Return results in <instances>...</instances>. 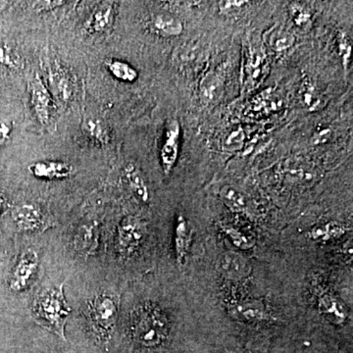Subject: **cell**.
<instances>
[{"instance_id": "obj_1", "label": "cell", "mask_w": 353, "mask_h": 353, "mask_svg": "<svg viewBox=\"0 0 353 353\" xmlns=\"http://www.w3.org/2000/svg\"><path fill=\"white\" fill-rule=\"evenodd\" d=\"M63 287L62 284L39 294L34 303V317L39 325L65 340V325L70 308L65 301Z\"/></svg>"}, {"instance_id": "obj_2", "label": "cell", "mask_w": 353, "mask_h": 353, "mask_svg": "<svg viewBox=\"0 0 353 353\" xmlns=\"http://www.w3.org/2000/svg\"><path fill=\"white\" fill-rule=\"evenodd\" d=\"M168 333L165 317L153 307L141 308L134 323V338L145 347L159 345Z\"/></svg>"}, {"instance_id": "obj_3", "label": "cell", "mask_w": 353, "mask_h": 353, "mask_svg": "<svg viewBox=\"0 0 353 353\" xmlns=\"http://www.w3.org/2000/svg\"><path fill=\"white\" fill-rule=\"evenodd\" d=\"M117 313V301L112 294H99L88 304V321L94 333L101 340H105L112 333Z\"/></svg>"}, {"instance_id": "obj_4", "label": "cell", "mask_w": 353, "mask_h": 353, "mask_svg": "<svg viewBox=\"0 0 353 353\" xmlns=\"http://www.w3.org/2000/svg\"><path fill=\"white\" fill-rule=\"evenodd\" d=\"M31 104L34 117L43 126H48L54 115V102L43 81L37 77L32 81Z\"/></svg>"}, {"instance_id": "obj_5", "label": "cell", "mask_w": 353, "mask_h": 353, "mask_svg": "<svg viewBox=\"0 0 353 353\" xmlns=\"http://www.w3.org/2000/svg\"><path fill=\"white\" fill-rule=\"evenodd\" d=\"M181 127L176 120H170L165 128L164 139L160 150V161L165 175L173 170L180 150Z\"/></svg>"}, {"instance_id": "obj_6", "label": "cell", "mask_w": 353, "mask_h": 353, "mask_svg": "<svg viewBox=\"0 0 353 353\" xmlns=\"http://www.w3.org/2000/svg\"><path fill=\"white\" fill-rule=\"evenodd\" d=\"M145 234V226L134 216H128L118 229V246L123 254H130L138 248Z\"/></svg>"}, {"instance_id": "obj_7", "label": "cell", "mask_w": 353, "mask_h": 353, "mask_svg": "<svg viewBox=\"0 0 353 353\" xmlns=\"http://www.w3.org/2000/svg\"><path fill=\"white\" fill-rule=\"evenodd\" d=\"M38 263V255L36 252H31V250L25 252L20 257L19 261L16 264L12 275H11L10 283H9L10 289L14 292L25 290L29 285L32 276L36 273Z\"/></svg>"}, {"instance_id": "obj_8", "label": "cell", "mask_w": 353, "mask_h": 353, "mask_svg": "<svg viewBox=\"0 0 353 353\" xmlns=\"http://www.w3.org/2000/svg\"><path fill=\"white\" fill-rule=\"evenodd\" d=\"M217 269L225 278L241 280L250 275L252 267L239 253L227 252L222 253L218 259Z\"/></svg>"}, {"instance_id": "obj_9", "label": "cell", "mask_w": 353, "mask_h": 353, "mask_svg": "<svg viewBox=\"0 0 353 353\" xmlns=\"http://www.w3.org/2000/svg\"><path fill=\"white\" fill-rule=\"evenodd\" d=\"M229 312L236 319L245 322H261L269 317L266 305L256 299H246L234 303L230 306Z\"/></svg>"}, {"instance_id": "obj_10", "label": "cell", "mask_w": 353, "mask_h": 353, "mask_svg": "<svg viewBox=\"0 0 353 353\" xmlns=\"http://www.w3.org/2000/svg\"><path fill=\"white\" fill-rule=\"evenodd\" d=\"M29 171L36 178L43 180H61L67 179L74 174V167L66 162L44 160L32 163Z\"/></svg>"}, {"instance_id": "obj_11", "label": "cell", "mask_w": 353, "mask_h": 353, "mask_svg": "<svg viewBox=\"0 0 353 353\" xmlns=\"http://www.w3.org/2000/svg\"><path fill=\"white\" fill-rule=\"evenodd\" d=\"M12 218L17 226L25 231L43 229L46 225L41 208L34 204H22L12 210Z\"/></svg>"}, {"instance_id": "obj_12", "label": "cell", "mask_w": 353, "mask_h": 353, "mask_svg": "<svg viewBox=\"0 0 353 353\" xmlns=\"http://www.w3.org/2000/svg\"><path fill=\"white\" fill-rule=\"evenodd\" d=\"M318 308L322 315L334 325H343L347 318L343 304L329 292H323L318 296Z\"/></svg>"}, {"instance_id": "obj_13", "label": "cell", "mask_w": 353, "mask_h": 353, "mask_svg": "<svg viewBox=\"0 0 353 353\" xmlns=\"http://www.w3.org/2000/svg\"><path fill=\"white\" fill-rule=\"evenodd\" d=\"M190 243H192V232L190 225L185 216L180 214L176 218L175 228V252L176 263L183 266L187 262Z\"/></svg>"}, {"instance_id": "obj_14", "label": "cell", "mask_w": 353, "mask_h": 353, "mask_svg": "<svg viewBox=\"0 0 353 353\" xmlns=\"http://www.w3.org/2000/svg\"><path fill=\"white\" fill-rule=\"evenodd\" d=\"M152 27L163 37H179L183 32V24L180 18L168 13L157 14L152 18Z\"/></svg>"}, {"instance_id": "obj_15", "label": "cell", "mask_w": 353, "mask_h": 353, "mask_svg": "<svg viewBox=\"0 0 353 353\" xmlns=\"http://www.w3.org/2000/svg\"><path fill=\"white\" fill-rule=\"evenodd\" d=\"M124 171L130 189L137 199L146 203L150 201V190L141 172L139 170L138 167L132 164L128 165Z\"/></svg>"}, {"instance_id": "obj_16", "label": "cell", "mask_w": 353, "mask_h": 353, "mask_svg": "<svg viewBox=\"0 0 353 353\" xmlns=\"http://www.w3.org/2000/svg\"><path fill=\"white\" fill-rule=\"evenodd\" d=\"M82 132L90 141L97 145H105L109 141L108 127L103 121L95 117H87L82 122Z\"/></svg>"}, {"instance_id": "obj_17", "label": "cell", "mask_w": 353, "mask_h": 353, "mask_svg": "<svg viewBox=\"0 0 353 353\" xmlns=\"http://www.w3.org/2000/svg\"><path fill=\"white\" fill-rule=\"evenodd\" d=\"M113 16L114 9L111 4L99 6L88 21V29L94 32L105 31L112 24Z\"/></svg>"}, {"instance_id": "obj_18", "label": "cell", "mask_w": 353, "mask_h": 353, "mask_svg": "<svg viewBox=\"0 0 353 353\" xmlns=\"http://www.w3.org/2000/svg\"><path fill=\"white\" fill-rule=\"evenodd\" d=\"M109 73L122 82L132 83L138 79L139 73L131 65L118 59H109L105 61Z\"/></svg>"}, {"instance_id": "obj_19", "label": "cell", "mask_w": 353, "mask_h": 353, "mask_svg": "<svg viewBox=\"0 0 353 353\" xmlns=\"http://www.w3.org/2000/svg\"><path fill=\"white\" fill-rule=\"evenodd\" d=\"M267 43L272 50L281 52L289 50L296 43V37L282 28H275L266 37Z\"/></svg>"}, {"instance_id": "obj_20", "label": "cell", "mask_w": 353, "mask_h": 353, "mask_svg": "<svg viewBox=\"0 0 353 353\" xmlns=\"http://www.w3.org/2000/svg\"><path fill=\"white\" fill-rule=\"evenodd\" d=\"M345 233V227L338 223H327L322 226L315 227L309 232L311 240L326 241L336 240Z\"/></svg>"}, {"instance_id": "obj_21", "label": "cell", "mask_w": 353, "mask_h": 353, "mask_svg": "<svg viewBox=\"0 0 353 353\" xmlns=\"http://www.w3.org/2000/svg\"><path fill=\"white\" fill-rule=\"evenodd\" d=\"M222 80L214 72H210L202 79L201 83V95L203 101H214L222 92Z\"/></svg>"}, {"instance_id": "obj_22", "label": "cell", "mask_w": 353, "mask_h": 353, "mask_svg": "<svg viewBox=\"0 0 353 353\" xmlns=\"http://www.w3.org/2000/svg\"><path fill=\"white\" fill-rule=\"evenodd\" d=\"M265 57L261 50H250L248 52V64H246V77L248 82L255 83L263 75Z\"/></svg>"}, {"instance_id": "obj_23", "label": "cell", "mask_w": 353, "mask_h": 353, "mask_svg": "<svg viewBox=\"0 0 353 353\" xmlns=\"http://www.w3.org/2000/svg\"><path fill=\"white\" fill-rule=\"evenodd\" d=\"M220 196L223 202L231 208V210L241 212V211L245 210L246 199L243 194L236 189V188L231 187V185H225L220 190Z\"/></svg>"}, {"instance_id": "obj_24", "label": "cell", "mask_w": 353, "mask_h": 353, "mask_svg": "<svg viewBox=\"0 0 353 353\" xmlns=\"http://www.w3.org/2000/svg\"><path fill=\"white\" fill-rule=\"evenodd\" d=\"M282 106V101L273 94L272 90H264L263 92L254 97L252 101V109L254 111H270L278 110Z\"/></svg>"}, {"instance_id": "obj_25", "label": "cell", "mask_w": 353, "mask_h": 353, "mask_svg": "<svg viewBox=\"0 0 353 353\" xmlns=\"http://www.w3.org/2000/svg\"><path fill=\"white\" fill-rule=\"evenodd\" d=\"M78 250L85 253L94 252L97 246V229L95 226H85L80 230L76 238Z\"/></svg>"}, {"instance_id": "obj_26", "label": "cell", "mask_w": 353, "mask_h": 353, "mask_svg": "<svg viewBox=\"0 0 353 353\" xmlns=\"http://www.w3.org/2000/svg\"><path fill=\"white\" fill-rule=\"evenodd\" d=\"M222 231L231 243L240 250H250L255 245V241L252 238L246 236L236 228L230 225H222Z\"/></svg>"}, {"instance_id": "obj_27", "label": "cell", "mask_w": 353, "mask_h": 353, "mask_svg": "<svg viewBox=\"0 0 353 353\" xmlns=\"http://www.w3.org/2000/svg\"><path fill=\"white\" fill-rule=\"evenodd\" d=\"M53 83L57 88L58 97L62 101L67 102L73 94V85L67 74L62 71H55L53 74Z\"/></svg>"}, {"instance_id": "obj_28", "label": "cell", "mask_w": 353, "mask_h": 353, "mask_svg": "<svg viewBox=\"0 0 353 353\" xmlns=\"http://www.w3.org/2000/svg\"><path fill=\"white\" fill-rule=\"evenodd\" d=\"M0 64L11 70L22 68V59L20 55L6 43H0Z\"/></svg>"}, {"instance_id": "obj_29", "label": "cell", "mask_w": 353, "mask_h": 353, "mask_svg": "<svg viewBox=\"0 0 353 353\" xmlns=\"http://www.w3.org/2000/svg\"><path fill=\"white\" fill-rule=\"evenodd\" d=\"M245 134L241 128L232 130L223 141V150L228 152H238L245 145Z\"/></svg>"}, {"instance_id": "obj_30", "label": "cell", "mask_w": 353, "mask_h": 353, "mask_svg": "<svg viewBox=\"0 0 353 353\" xmlns=\"http://www.w3.org/2000/svg\"><path fill=\"white\" fill-rule=\"evenodd\" d=\"M301 99L303 105L306 106L309 110H315L320 105L319 94H317L312 83L309 81H304L301 88Z\"/></svg>"}, {"instance_id": "obj_31", "label": "cell", "mask_w": 353, "mask_h": 353, "mask_svg": "<svg viewBox=\"0 0 353 353\" xmlns=\"http://www.w3.org/2000/svg\"><path fill=\"white\" fill-rule=\"evenodd\" d=\"M339 50H340L343 66H345V68H347L350 61V57H352V41H350L345 34H341V36H340Z\"/></svg>"}, {"instance_id": "obj_32", "label": "cell", "mask_w": 353, "mask_h": 353, "mask_svg": "<svg viewBox=\"0 0 353 353\" xmlns=\"http://www.w3.org/2000/svg\"><path fill=\"white\" fill-rule=\"evenodd\" d=\"M292 16L294 18V22L299 27H303L311 19V14L309 11L299 6H292Z\"/></svg>"}, {"instance_id": "obj_33", "label": "cell", "mask_w": 353, "mask_h": 353, "mask_svg": "<svg viewBox=\"0 0 353 353\" xmlns=\"http://www.w3.org/2000/svg\"><path fill=\"white\" fill-rule=\"evenodd\" d=\"M332 137V130L330 128H322L318 129L311 138V143L314 145H324L328 143Z\"/></svg>"}, {"instance_id": "obj_34", "label": "cell", "mask_w": 353, "mask_h": 353, "mask_svg": "<svg viewBox=\"0 0 353 353\" xmlns=\"http://www.w3.org/2000/svg\"><path fill=\"white\" fill-rule=\"evenodd\" d=\"M12 131V124L9 121L0 119V148L9 141Z\"/></svg>"}, {"instance_id": "obj_35", "label": "cell", "mask_w": 353, "mask_h": 353, "mask_svg": "<svg viewBox=\"0 0 353 353\" xmlns=\"http://www.w3.org/2000/svg\"><path fill=\"white\" fill-rule=\"evenodd\" d=\"M248 1H221L219 2V8L221 12L231 13L234 11L241 10L243 6L248 4Z\"/></svg>"}, {"instance_id": "obj_36", "label": "cell", "mask_w": 353, "mask_h": 353, "mask_svg": "<svg viewBox=\"0 0 353 353\" xmlns=\"http://www.w3.org/2000/svg\"><path fill=\"white\" fill-rule=\"evenodd\" d=\"M39 8L41 9H51L55 8V7L62 6L64 4L63 1H46V2H38Z\"/></svg>"}, {"instance_id": "obj_37", "label": "cell", "mask_w": 353, "mask_h": 353, "mask_svg": "<svg viewBox=\"0 0 353 353\" xmlns=\"http://www.w3.org/2000/svg\"><path fill=\"white\" fill-rule=\"evenodd\" d=\"M4 205H6V199L4 196L0 194V213H1L2 209H3Z\"/></svg>"}]
</instances>
